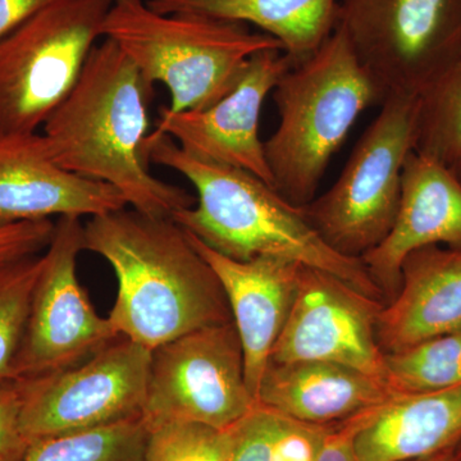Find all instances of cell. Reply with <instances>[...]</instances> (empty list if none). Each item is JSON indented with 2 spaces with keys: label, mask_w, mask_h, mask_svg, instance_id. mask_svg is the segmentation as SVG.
<instances>
[{
  "label": "cell",
  "mask_w": 461,
  "mask_h": 461,
  "mask_svg": "<svg viewBox=\"0 0 461 461\" xmlns=\"http://www.w3.org/2000/svg\"><path fill=\"white\" fill-rule=\"evenodd\" d=\"M153 85L111 39L91 50L77 83L42 126L58 166L113 186L142 214L172 218L196 199L148 171L144 142Z\"/></svg>",
  "instance_id": "6da1fadb"
},
{
  "label": "cell",
  "mask_w": 461,
  "mask_h": 461,
  "mask_svg": "<svg viewBox=\"0 0 461 461\" xmlns=\"http://www.w3.org/2000/svg\"><path fill=\"white\" fill-rule=\"evenodd\" d=\"M85 250L115 273L108 320L121 338L154 350L193 330L232 321L222 285L172 218L126 208L84 224Z\"/></svg>",
  "instance_id": "7a4b0ae2"
},
{
  "label": "cell",
  "mask_w": 461,
  "mask_h": 461,
  "mask_svg": "<svg viewBox=\"0 0 461 461\" xmlns=\"http://www.w3.org/2000/svg\"><path fill=\"white\" fill-rule=\"evenodd\" d=\"M144 154L148 162L180 173L195 187V204L172 220L209 248L242 262L258 257L294 260L330 273L384 303L362 259L333 250L309 222L303 206L291 204L257 176L190 156L165 133H149Z\"/></svg>",
  "instance_id": "3957f363"
},
{
  "label": "cell",
  "mask_w": 461,
  "mask_h": 461,
  "mask_svg": "<svg viewBox=\"0 0 461 461\" xmlns=\"http://www.w3.org/2000/svg\"><path fill=\"white\" fill-rule=\"evenodd\" d=\"M272 96L280 124L264 141V153L273 187L291 204L305 206L359 115L381 107L386 96L339 25L285 72Z\"/></svg>",
  "instance_id": "277c9868"
},
{
  "label": "cell",
  "mask_w": 461,
  "mask_h": 461,
  "mask_svg": "<svg viewBox=\"0 0 461 461\" xmlns=\"http://www.w3.org/2000/svg\"><path fill=\"white\" fill-rule=\"evenodd\" d=\"M149 84H165L171 113L212 107L238 84L249 59L281 50L277 39L248 25L195 14H163L147 0H113L102 26Z\"/></svg>",
  "instance_id": "5b68a950"
},
{
  "label": "cell",
  "mask_w": 461,
  "mask_h": 461,
  "mask_svg": "<svg viewBox=\"0 0 461 461\" xmlns=\"http://www.w3.org/2000/svg\"><path fill=\"white\" fill-rule=\"evenodd\" d=\"M417 95H393L364 131L338 181L303 206L333 250L360 259L393 229L402 168L414 150Z\"/></svg>",
  "instance_id": "8992f818"
},
{
  "label": "cell",
  "mask_w": 461,
  "mask_h": 461,
  "mask_svg": "<svg viewBox=\"0 0 461 461\" xmlns=\"http://www.w3.org/2000/svg\"><path fill=\"white\" fill-rule=\"evenodd\" d=\"M113 0H57L0 39V135L35 133L83 71Z\"/></svg>",
  "instance_id": "52a82bcc"
},
{
  "label": "cell",
  "mask_w": 461,
  "mask_h": 461,
  "mask_svg": "<svg viewBox=\"0 0 461 461\" xmlns=\"http://www.w3.org/2000/svg\"><path fill=\"white\" fill-rule=\"evenodd\" d=\"M258 405L233 321L193 330L151 350L141 414L147 426L178 420L227 430Z\"/></svg>",
  "instance_id": "ba28073f"
},
{
  "label": "cell",
  "mask_w": 461,
  "mask_h": 461,
  "mask_svg": "<svg viewBox=\"0 0 461 461\" xmlns=\"http://www.w3.org/2000/svg\"><path fill=\"white\" fill-rule=\"evenodd\" d=\"M386 96L417 95L461 50V0H339V23Z\"/></svg>",
  "instance_id": "9c48e42d"
},
{
  "label": "cell",
  "mask_w": 461,
  "mask_h": 461,
  "mask_svg": "<svg viewBox=\"0 0 461 461\" xmlns=\"http://www.w3.org/2000/svg\"><path fill=\"white\" fill-rule=\"evenodd\" d=\"M85 250L81 218L59 217L42 268L18 354L17 382L74 368L121 338L102 318L78 282L77 257Z\"/></svg>",
  "instance_id": "30bf717a"
},
{
  "label": "cell",
  "mask_w": 461,
  "mask_h": 461,
  "mask_svg": "<svg viewBox=\"0 0 461 461\" xmlns=\"http://www.w3.org/2000/svg\"><path fill=\"white\" fill-rule=\"evenodd\" d=\"M151 351L120 338L74 368L18 382L26 441L80 432L141 417Z\"/></svg>",
  "instance_id": "8fae6325"
},
{
  "label": "cell",
  "mask_w": 461,
  "mask_h": 461,
  "mask_svg": "<svg viewBox=\"0 0 461 461\" xmlns=\"http://www.w3.org/2000/svg\"><path fill=\"white\" fill-rule=\"evenodd\" d=\"M384 303L341 278L303 267L290 317L269 363L341 364L387 384L386 364L377 339Z\"/></svg>",
  "instance_id": "7c38bea8"
},
{
  "label": "cell",
  "mask_w": 461,
  "mask_h": 461,
  "mask_svg": "<svg viewBox=\"0 0 461 461\" xmlns=\"http://www.w3.org/2000/svg\"><path fill=\"white\" fill-rule=\"evenodd\" d=\"M294 63L281 50L258 51L222 99L202 111L171 113L160 109L153 132L168 135L190 156L244 169L273 187L259 136L260 113L267 95Z\"/></svg>",
  "instance_id": "4fadbf2b"
},
{
  "label": "cell",
  "mask_w": 461,
  "mask_h": 461,
  "mask_svg": "<svg viewBox=\"0 0 461 461\" xmlns=\"http://www.w3.org/2000/svg\"><path fill=\"white\" fill-rule=\"evenodd\" d=\"M430 245L461 250V181L451 167L412 150L403 165L393 229L360 258L386 304L402 286L403 260Z\"/></svg>",
  "instance_id": "5bb4252c"
},
{
  "label": "cell",
  "mask_w": 461,
  "mask_h": 461,
  "mask_svg": "<svg viewBox=\"0 0 461 461\" xmlns=\"http://www.w3.org/2000/svg\"><path fill=\"white\" fill-rule=\"evenodd\" d=\"M113 186L58 166L41 133L0 135V227L126 208Z\"/></svg>",
  "instance_id": "9a60e30c"
},
{
  "label": "cell",
  "mask_w": 461,
  "mask_h": 461,
  "mask_svg": "<svg viewBox=\"0 0 461 461\" xmlns=\"http://www.w3.org/2000/svg\"><path fill=\"white\" fill-rule=\"evenodd\" d=\"M187 235L222 285L244 351L245 378L258 400L273 348L295 303L304 266L277 257H258L247 262L230 259Z\"/></svg>",
  "instance_id": "2e32d148"
},
{
  "label": "cell",
  "mask_w": 461,
  "mask_h": 461,
  "mask_svg": "<svg viewBox=\"0 0 461 461\" xmlns=\"http://www.w3.org/2000/svg\"><path fill=\"white\" fill-rule=\"evenodd\" d=\"M461 330V250L430 245L403 260L402 286L377 321L382 353Z\"/></svg>",
  "instance_id": "e0dca14e"
},
{
  "label": "cell",
  "mask_w": 461,
  "mask_h": 461,
  "mask_svg": "<svg viewBox=\"0 0 461 461\" xmlns=\"http://www.w3.org/2000/svg\"><path fill=\"white\" fill-rule=\"evenodd\" d=\"M393 395L384 382L341 364L269 363L258 402L291 420L327 426L382 405Z\"/></svg>",
  "instance_id": "ac0fdd59"
},
{
  "label": "cell",
  "mask_w": 461,
  "mask_h": 461,
  "mask_svg": "<svg viewBox=\"0 0 461 461\" xmlns=\"http://www.w3.org/2000/svg\"><path fill=\"white\" fill-rule=\"evenodd\" d=\"M461 441V386L396 393L357 436L360 461H412L453 450Z\"/></svg>",
  "instance_id": "d6986e66"
},
{
  "label": "cell",
  "mask_w": 461,
  "mask_h": 461,
  "mask_svg": "<svg viewBox=\"0 0 461 461\" xmlns=\"http://www.w3.org/2000/svg\"><path fill=\"white\" fill-rule=\"evenodd\" d=\"M163 14H195L254 25L294 62L314 53L339 23V0H147Z\"/></svg>",
  "instance_id": "ffe728a7"
},
{
  "label": "cell",
  "mask_w": 461,
  "mask_h": 461,
  "mask_svg": "<svg viewBox=\"0 0 461 461\" xmlns=\"http://www.w3.org/2000/svg\"><path fill=\"white\" fill-rule=\"evenodd\" d=\"M414 150L451 168L461 159V50L417 94Z\"/></svg>",
  "instance_id": "44dd1931"
},
{
  "label": "cell",
  "mask_w": 461,
  "mask_h": 461,
  "mask_svg": "<svg viewBox=\"0 0 461 461\" xmlns=\"http://www.w3.org/2000/svg\"><path fill=\"white\" fill-rule=\"evenodd\" d=\"M329 427L258 405L233 427L229 461H314Z\"/></svg>",
  "instance_id": "7402d4cb"
},
{
  "label": "cell",
  "mask_w": 461,
  "mask_h": 461,
  "mask_svg": "<svg viewBox=\"0 0 461 461\" xmlns=\"http://www.w3.org/2000/svg\"><path fill=\"white\" fill-rule=\"evenodd\" d=\"M148 427L142 417L36 439L23 461H142Z\"/></svg>",
  "instance_id": "603a6c76"
},
{
  "label": "cell",
  "mask_w": 461,
  "mask_h": 461,
  "mask_svg": "<svg viewBox=\"0 0 461 461\" xmlns=\"http://www.w3.org/2000/svg\"><path fill=\"white\" fill-rule=\"evenodd\" d=\"M384 364L393 393H437L461 386V330L384 354Z\"/></svg>",
  "instance_id": "cb8c5ba5"
},
{
  "label": "cell",
  "mask_w": 461,
  "mask_h": 461,
  "mask_svg": "<svg viewBox=\"0 0 461 461\" xmlns=\"http://www.w3.org/2000/svg\"><path fill=\"white\" fill-rule=\"evenodd\" d=\"M41 268L42 254L0 268V387L17 384L18 354Z\"/></svg>",
  "instance_id": "d4e9b609"
},
{
  "label": "cell",
  "mask_w": 461,
  "mask_h": 461,
  "mask_svg": "<svg viewBox=\"0 0 461 461\" xmlns=\"http://www.w3.org/2000/svg\"><path fill=\"white\" fill-rule=\"evenodd\" d=\"M147 427L142 461H229L232 429L178 420Z\"/></svg>",
  "instance_id": "484cf974"
},
{
  "label": "cell",
  "mask_w": 461,
  "mask_h": 461,
  "mask_svg": "<svg viewBox=\"0 0 461 461\" xmlns=\"http://www.w3.org/2000/svg\"><path fill=\"white\" fill-rule=\"evenodd\" d=\"M56 223L30 221L0 227V268L25 258L39 256L50 247Z\"/></svg>",
  "instance_id": "4316f807"
},
{
  "label": "cell",
  "mask_w": 461,
  "mask_h": 461,
  "mask_svg": "<svg viewBox=\"0 0 461 461\" xmlns=\"http://www.w3.org/2000/svg\"><path fill=\"white\" fill-rule=\"evenodd\" d=\"M23 387H0V461H23L29 442L21 430Z\"/></svg>",
  "instance_id": "83f0119b"
},
{
  "label": "cell",
  "mask_w": 461,
  "mask_h": 461,
  "mask_svg": "<svg viewBox=\"0 0 461 461\" xmlns=\"http://www.w3.org/2000/svg\"><path fill=\"white\" fill-rule=\"evenodd\" d=\"M378 406L339 423L330 424L314 461H360L355 441L357 433L366 426V421L371 420Z\"/></svg>",
  "instance_id": "f1b7e54d"
},
{
  "label": "cell",
  "mask_w": 461,
  "mask_h": 461,
  "mask_svg": "<svg viewBox=\"0 0 461 461\" xmlns=\"http://www.w3.org/2000/svg\"><path fill=\"white\" fill-rule=\"evenodd\" d=\"M57 0H0V39Z\"/></svg>",
  "instance_id": "f546056e"
},
{
  "label": "cell",
  "mask_w": 461,
  "mask_h": 461,
  "mask_svg": "<svg viewBox=\"0 0 461 461\" xmlns=\"http://www.w3.org/2000/svg\"><path fill=\"white\" fill-rule=\"evenodd\" d=\"M412 461H457L456 457L454 455L453 450L444 451V453H439L433 455V456L423 457V459L412 460Z\"/></svg>",
  "instance_id": "4dcf8cb0"
},
{
  "label": "cell",
  "mask_w": 461,
  "mask_h": 461,
  "mask_svg": "<svg viewBox=\"0 0 461 461\" xmlns=\"http://www.w3.org/2000/svg\"><path fill=\"white\" fill-rule=\"evenodd\" d=\"M454 455L457 461H461V441L456 445V447L454 448Z\"/></svg>",
  "instance_id": "1f68e13d"
},
{
  "label": "cell",
  "mask_w": 461,
  "mask_h": 461,
  "mask_svg": "<svg viewBox=\"0 0 461 461\" xmlns=\"http://www.w3.org/2000/svg\"><path fill=\"white\" fill-rule=\"evenodd\" d=\"M454 172L456 173L457 177H459V180L461 181V159L459 162L456 163L454 167Z\"/></svg>",
  "instance_id": "d6a6232c"
}]
</instances>
